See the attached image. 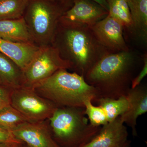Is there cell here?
Instances as JSON below:
<instances>
[{
	"mask_svg": "<svg viewBox=\"0 0 147 147\" xmlns=\"http://www.w3.org/2000/svg\"><path fill=\"white\" fill-rule=\"evenodd\" d=\"M108 14L119 20L125 30L132 34V21L127 0H106Z\"/></svg>",
	"mask_w": 147,
	"mask_h": 147,
	"instance_id": "18",
	"label": "cell"
},
{
	"mask_svg": "<svg viewBox=\"0 0 147 147\" xmlns=\"http://www.w3.org/2000/svg\"><path fill=\"white\" fill-rule=\"evenodd\" d=\"M11 105L29 121L33 122L48 119L58 108L33 90L23 86L12 90Z\"/></svg>",
	"mask_w": 147,
	"mask_h": 147,
	"instance_id": "7",
	"label": "cell"
},
{
	"mask_svg": "<svg viewBox=\"0 0 147 147\" xmlns=\"http://www.w3.org/2000/svg\"><path fill=\"white\" fill-rule=\"evenodd\" d=\"M143 66L140 72L132 80L131 83V88H134L141 84L142 80L147 74V54L145 53L142 57Z\"/></svg>",
	"mask_w": 147,
	"mask_h": 147,
	"instance_id": "23",
	"label": "cell"
},
{
	"mask_svg": "<svg viewBox=\"0 0 147 147\" xmlns=\"http://www.w3.org/2000/svg\"><path fill=\"white\" fill-rule=\"evenodd\" d=\"M84 107H58L48 119L53 137L60 147H83L101 126L89 123Z\"/></svg>",
	"mask_w": 147,
	"mask_h": 147,
	"instance_id": "4",
	"label": "cell"
},
{
	"mask_svg": "<svg viewBox=\"0 0 147 147\" xmlns=\"http://www.w3.org/2000/svg\"><path fill=\"white\" fill-rule=\"evenodd\" d=\"M138 58L130 50L105 55L84 76L97 90L99 98H117L126 95L136 76Z\"/></svg>",
	"mask_w": 147,
	"mask_h": 147,
	"instance_id": "2",
	"label": "cell"
},
{
	"mask_svg": "<svg viewBox=\"0 0 147 147\" xmlns=\"http://www.w3.org/2000/svg\"><path fill=\"white\" fill-rule=\"evenodd\" d=\"M90 1H92L98 4L99 5L101 6L102 7L108 11V3H107L106 0H90Z\"/></svg>",
	"mask_w": 147,
	"mask_h": 147,
	"instance_id": "25",
	"label": "cell"
},
{
	"mask_svg": "<svg viewBox=\"0 0 147 147\" xmlns=\"http://www.w3.org/2000/svg\"><path fill=\"white\" fill-rule=\"evenodd\" d=\"M40 47L33 43L13 42L0 39V53L13 61L22 71L31 62Z\"/></svg>",
	"mask_w": 147,
	"mask_h": 147,
	"instance_id": "13",
	"label": "cell"
},
{
	"mask_svg": "<svg viewBox=\"0 0 147 147\" xmlns=\"http://www.w3.org/2000/svg\"><path fill=\"white\" fill-rule=\"evenodd\" d=\"M108 11L90 0H73V5L61 19L71 23L91 27L108 16Z\"/></svg>",
	"mask_w": 147,
	"mask_h": 147,
	"instance_id": "10",
	"label": "cell"
},
{
	"mask_svg": "<svg viewBox=\"0 0 147 147\" xmlns=\"http://www.w3.org/2000/svg\"><path fill=\"white\" fill-rule=\"evenodd\" d=\"M0 85L12 89L23 86V71L13 61L1 53Z\"/></svg>",
	"mask_w": 147,
	"mask_h": 147,
	"instance_id": "16",
	"label": "cell"
},
{
	"mask_svg": "<svg viewBox=\"0 0 147 147\" xmlns=\"http://www.w3.org/2000/svg\"><path fill=\"white\" fill-rule=\"evenodd\" d=\"M125 96L128 107L120 117L124 123L131 128L132 135L136 137L137 119L147 112V87L140 84L134 88H131Z\"/></svg>",
	"mask_w": 147,
	"mask_h": 147,
	"instance_id": "12",
	"label": "cell"
},
{
	"mask_svg": "<svg viewBox=\"0 0 147 147\" xmlns=\"http://www.w3.org/2000/svg\"><path fill=\"white\" fill-rule=\"evenodd\" d=\"M0 39L13 42L34 43L24 17L13 20H0Z\"/></svg>",
	"mask_w": 147,
	"mask_h": 147,
	"instance_id": "14",
	"label": "cell"
},
{
	"mask_svg": "<svg viewBox=\"0 0 147 147\" xmlns=\"http://www.w3.org/2000/svg\"><path fill=\"white\" fill-rule=\"evenodd\" d=\"M52 45L70 64L71 69L84 77L101 58L111 54L98 41L90 27L61 18Z\"/></svg>",
	"mask_w": 147,
	"mask_h": 147,
	"instance_id": "1",
	"label": "cell"
},
{
	"mask_svg": "<svg viewBox=\"0 0 147 147\" xmlns=\"http://www.w3.org/2000/svg\"><path fill=\"white\" fill-rule=\"evenodd\" d=\"M29 0H0V20L19 19L24 16Z\"/></svg>",
	"mask_w": 147,
	"mask_h": 147,
	"instance_id": "19",
	"label": "cell"
},
{
	"mask_svg": "<svg viewBox=\"0 0 147 147\" xmlns=\"http://www.w3.org/2000/svg\"><path fill=\"white\" fill-rule=\"evenodd\" d=\"M132 21V34L143 42L147 40V0H127Z\"/></svg>",
	"mask_w": 147,
	"mask_h": 147,
	"instance_id": "15",
	"label": "cell"
},
{
	"mask_svg": "<svg viewBox=\"0 0 147 147\" xmlns=\"http://www.w3.org/2000/svg\"><path fill=\"white\" fill-rule=\"evenodd\" d=\"M31 89L58 107H84L86 100L96 102L99 98L96 90L84 76L67 69L57 71Z\"/></svg>",
	"mask_w": 147,
	"mask_h": 147,
	"instance_id": "3",
	"label": "cell"
},
{
	"mask_svg": "<svg viewBox=\"0 0 147 147\" xmlns=\"http://www.w3.org/2000/svg\"><path fill=\"white\" fill-rule=\"evenodd\" d=\"M0 143L24 144L16 139L12 131L0 126Z\"/></svg>",
	"mask_w": 147,
	"mask_h": 147,
	"instance_id": "24",
	"label": "cell"
},
{
	"mask_svg": "<svg viewBox=\"0 0 147 147\" xmlns=\"http://www.w3.org/2000/svg\"><path fill=\"white\" fill-rule=\"evenodd\" d=\"M13 89L0 85V111L11 105V96Z\"/></svg>",
	"mask_w": 147,
	"mask_h": 147,
	"instance_id": "22",
	"label": "cell"
},
{
	"mask_svg": "<svg viewBox=\"0 0 147 147\" xmlns=\"http://www.w3.org/2000/svg\"><path fill=\"white\" fill-rule=\"evenodd\" d=\"M130 144H131V141L128 140L127 142L121 147H130Z\"/></svg>",
	"mask_w": 147,
	"mask_h": 147,
	"instance_id": "27",
	"label": "cell"
},
{
	"mask_svg": "<svg viewBox=\"0 0 147 147\" xmlns=\"http://www.w3.org/2000/svg\"><path fill=\"white\" fill-rule=\"evenodd\" d=\"M18 147H29L28 146H27L25 144H22L19 146Z\"/></svg>",
	"mask_w": 147,
	"mask_h": 147,
	"instance_id": "28",
	"label": "cell"
},
{
	"mask_svg": "<svg viewBox=\"0 0 147 147\" xmlns=\"http://www.w3.org/2000/svg\"><path fill=\"white\" fill-rule=\"evenodd\" d=\"M73 0H29L24 18L34 43L52 45L60 19Z\"/></svg>",
	"mask_w": 147,
	"mask_h": 147,
	"instance_id": "5",
	"label": "cell"
},
{
	"mask_svg": "<svg viewBox=\"0 0 147 147\" xmlns=\"http://www.w3.org/2000/svg\"><path fill=\"white\" fill-rule=\"evenodd\" d=\"M90 28L98 41L110 53L130 50L124 37L123 25L113 16L108 14Z\"/></svg>",
	"mask_w": 147,
	"mask_h": 147,
	"instance_id": "8",
	"label": "cell"
},
{
	"mask_svg": "<svg viewBox=\"0 0 147 147\" xmlns=\"http://www.w3.org/2000/svg\"><path fill=\"white\" fill-rule=\"evenodd\" d=\"M23 144H8V143H0V147H18Z\"/></svg>",
	"mask_w": 147,
	"mask_h": 147,
	"instance_id": "26",
	"label": "cell"
},
{
	"mask_svg": "<svg viewBox=\"0 0 147 147\" xmlns=\"http://www.w3.org/2000/svg\"><path fill=\"white\" fill-rule=\"evenodd\" d=\"M70 64L61 57L53 45L40 47L23 71V87L31 88L61 69H71Z\"/></svg>",
	"mask_w": 147,
	"mask_h": 147,
	"instance_id": "6",
	"label": "cell"
},
{
	"mask_svg": "<svg viewBox=\"0 0 147 147\" xmlns=\"http://www.w3.org/2000/svg\"><path fill=\"white\" fill-rule=\"evenodd\" d=\"M127 128L120 117L101 127L98 134L83 147H121L128 141Z\"/></svg>",
	"mask_w": 147,
	"mask_h": 147,
	"instance_id": "11",
	"label": "cell"
},
{
	"mask_svg": "<svg viewBox=\"0 0 147 147\" xmlns=\"http://www.w3.org/2000/svg\"><path fill=\"white\" fill-rule=\"evenodd\" d=\"M85 114L88 116L90 123L94 126H102L108 123L104 110L99 106H95L91 99L84 102Z\"/></svg>",
	"mask_w": 147,
	"mask_h": 147,
	"instance_id": "21",
	"label": "cell"
},
{
	"mask_svg": "<svg viewBox=\"0 0 147 147\" xmlns=\"http://www.w3.org/2000/svg\"><path fill=\"white\" fill-rule=\"evenodd\" d=\"M27 121L28 120L11 105L0 111V126L11 131Z\"/></svg>",
	"mask_w": 147,
	"mask_h": 147,
	"instance_id": "20",
	"label": "cell"
},
{
	"mask_svg": "<svg viewBox=\"0 0 147 147\" xmlns=\"http://www.w3.org/2000/svg\"><path fill=\"white\" fill-rule=\"evenodd\" d=\"M96 102L104 110L108 122L123 115L128 107V102L125 96H121L117 99L100 98Z\"/></svg>",
	"mask_w": 147,
	"mask_h": 147,
	"instance_id": "17",
	"label": "cell"
},
{
	"mask_svg": "<svg viewBox=\"0 0 147 147\" xmlns=\"http://www.w3.org/2000/svg\"><path fill=\"white\" fill-rule=\"evenodd\" d=\"M11 131L16 139L29 147H60L44 121L26 122Z\"/></svg>",
	"mask_w": 147,
	"mask_h": 147,
	"instance_id": "9",
	"label": "cell"
}]
</instances>
